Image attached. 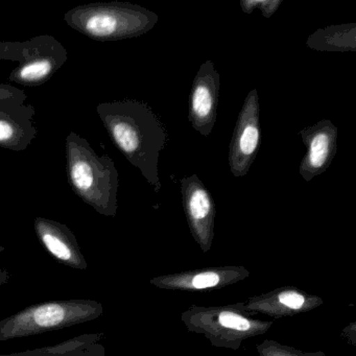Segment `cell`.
Returning a JSON list of instances; mask_svg holds the SVG:
<instances>
[{"mask_svg":"<svg viewBox=\"0 0 356 356\" xmlns=\"http://www.w3.org/2000/svg\"><path fill=\"white\" fill-rule=\"evenodd\" d=\"M97 112L115 147L159 193L158 162L168 133L153 110L143 102L122 99L99 104Z\"/></svg>","mask_w":356,"mask_h":356,"instance_id":"cell-1","label":"cell"},{"mask_svg":"<svg viewBox=\"0 0 356 356\" xmlns=\"http://www.w3.org/2000/svg\"><path fill=\"white\" fill-rule=\"evenodd\" d=\"M66 172L76 197L102 216H116L120 180L115 164L109 156L97 155L90 143L74 132L66 137Z\"/></svg>","mask_w":356,"mask_h":356,"instance_id":"cell-2","label":"cell"},{"mask_svg":"<svg viewBox=\"0 0 356 356\" xmlns=\"http://www.w3.org/2000/svg\"><path fill=\"white\" fill-rule=\"evenodd\" d=\"M157 14L130 3H95L79 6L64 15L66 24L99 42L136 38L155 28Z\"/></svg>","mask_w":356,"mask_h":356,"instance_id":"cell-3","label":"cell"},{"mask_svg":"<svg viewBox=\"0 0 356 356\" xmlns=\"http://www.w3.org/2000/svg\"><path fill=\"white\" fill-rule=\"evenodd\" d=\"M104 306L89 299L57 300L33 304L0 321V341L24 339L61 330L103 316Z\"/></svg>","mask_w":356,"mask_h":356,"instance_id":"cell-4","label":"cell"},{"mask_svg":"<svg viewBox=\"0 0 356 356\" xmlns=\"http://www.w3.org/2000/svg\"><path fill=\"white\" fill-rule=\"evenodd\" d=\"M189 332L204 335L213 347L238 350L245 339L264 334L274 322L254 318L238 303L220 306L193 305L181 314Z\"/></svg>","mask_w":356,"mask_h":356,"instance_id":"cell-5","label":"cell"},{"mask_svg":"<svg viewBox=\"0 0 356 356\" xmlns=\"http://www.w3.org/2000/svg\"><path fill=\"white\" fill-rule=\"evenodd\" d=\"M260 106L257 89L250 91L235 124L229 149V168L236 178L247 176L260 145Z\"/></svg>","mask_w":356,"mask_h":356,"instance_id":"cell-6","label":"cell"},{"mask_svg":"<svg viewBox=\"0 0 356 356\" xmlns=\"http://www.w3.org/2000/svg\"><path fill=\"white\" fill-rule=\"evenodd\" d=\"M31 41L29 55L10 74L9 80L26 87L41 86L67 62L68 51L51 35H41Z\"/></svg>","mask_w":356,"mask_h":356,"instance_id":"cell-7","label":"cell"},{"mask_svg":"<svg viewBox=\"0 0 356 356\" xmlns=\"http://www.w3.org/2000/svg\"><path fill=\"white\" fill-rule=\"evenodd\" d=\"M181 195L189 231L204 253L212 247L216 222V204L209 191L197 175L181 179Z\"/></svg>","mask_w":356,"mask_h":356,"instance_id":"cell-8","label":"cell"},{"mask_svg":"<svg viewBox=\"0 0 356 356\" xmlns=\"http://www.w3.org/2000/svg\"><path fill=\"white\" fill-rule=\"evenodd\" d=\"M220 88V74L213 62L207 60L193 79L189 101V122L203 136H209L216 126Z\"/></svg>","mask_w":356,"mask_h":356,"instance_id":"cell-9","label":"cell"},{"mask_svg":"<svg viewBox=\"0 0 356 356\" xmlns=\"http://www.w3.org/2000/svg\"><path fill=\"white\" fill-rule=\"evenodd\" d=\"M249 276L250 272L245 266H212L162 275L152 278L149 283L166 291H216L241 282Z\"/></svg>","mask_w":356,"mask_h":356,"instance_id":"cell-10","label":"cell"},{"mask_svg":"<svg viewBox=\"0 0 356 356\" xmlns=\"http://www.w3.org/2000/svg\"><path fill=\"white\" fill-rule=\"evenodd\" d=\"M318 296L306 293L295 286H282L241 302V309L251 314H261L273 318L306 314L323 305Z\"/></svg>","mask_w":356,"mask_h":356,"instance_id":"cell-11","label":"cell"},{"mask_svg":"<svg viewBox=\"0 0 356 356\" xmlns=\"http://www.w3.org/2000/svg\"><path fill=\"white\" fill-rule=\"evenodd\" d=\"M300 135L307 152L300 163L299 174L309 182L314 177L326 172L334 159L339 130L330 120H324L304 128Z\"/></svg>","mask_w":356,"mask_h":356,"instance_id":"cell-12","label":"cell"},{"mask_svg":"<svg viewBox=\"0 0 356 356\" xmlns=\"http://www.w3.org/2000/svg\"><path fill=\"white\" fill-rule=\"evenodd\" d=\"M36 109L17 99L0 101V147L22 152L38 134L35 122Z\"/></svg>","mask_w":356,"mask_h":356,"instance_id":"cell-13","label":"cell"},{"mask_svg":"<svg viewBox=\"0 0 356 356\" xmlns=\"http://www.w3.org/2000/svg\"><path fill=\"white\" fill-rule=\"evenodd\" d=\"M34 228L37 238L51 257L68 268L86 270L88 264L78 239L66 225L39 216L35 218Z\"/></svg>","mask_w":356,"mask_h":356,"instance_id":"cell-14","label":"cell"},{"mask_svg":"<svg viewBox=\"0 0 356 356\" xmlns=\"http://www.w3.org/2000/svg\"><path fill=\"white\" fill-rule=\"evenodd\" d=\"M306 47L318 51H355L356 24L320 29L308 37Z\"/></svg>","mask_w":356,"mask_h":356,"instance_id":"cell-15","label":"cell"},{"mask_svg":"<svg viewBox=\"0 0 356 356\" xmlns=\"http://www.w3.org/2000/svg\"><path fill=\"white\" fill-rule=\"evenodd\" d=\"M259 356H326L324 352H303L274 339H264L256 346Z\"/></svg>","mask_w":356,"mask_h":356,"instance_id":"cell-16","label":"cell"},{"mask_svg":"<svg viewBox=\"0 0 356 356\" xmlns=\"http://www.w3.org/2000/svg\"><path fill=\"white\" fill-rule=\"evenodd\" d=\"M32 41L24 42H0V61L22 62L29 55Z\"/></svg>","mask_w":356,"mask_h":356,"instance_id":"cell-17","label":"cell"},{"mask_svg":"<svg viewBox=\"0 0 356 356\" xmlns=\"http://www.w3.org/2000/svg\"><path fill=\"white\" fill-rule=\"evenodd\" d=\"M283 0H241L239 3L243 13L251 14L257 8L266 18L272 17L280 7Z\"/></svg>","mask_w":356,"mask_h":356,"instance_id":"cell-18","label":"cell"},{"mask_svg":"<svg viewBox=\"0 0 356 356\" xmlns=\"http://www.w3.org/2000/svg\"><path fill=\"white\" fill-rule=\"evenodd\" d=\"M5 99H17V101L26 103L28 95H26V91L22 90L17 87L0 83V101H5Z\"/></svg>","mask_w":356,"mask_h":356,"instance_id":"cell-19","label":"cell"},{"mask_svg":"<svg viewBox=\"0 0 356 356\" xmlns=\"http://www.w3.org/2000/svg\"><path fill=\"white\" fill-rule=\"evenodd\" d=\"M11 278L12 275L9 270L0 268V286L8 284L11 281Z\"/></svg>","mask_w":356,"mask_h":356,"instance_id":"cell-20","label":"cell"},{"mask_svg":"<svg viewBox=\"0 0 356 356\" xmlns=\"http://www.w3.org/2000/svg\"><path fill=\"white\" fill-rule=\"evenodd\" d=\"M6 248L3 247V245H0V253H3V251H5Z\"/></svg>","mask_w":356,"mask_h":356,"instance_id":"cell-21","label":"cell"}]
</instances>
